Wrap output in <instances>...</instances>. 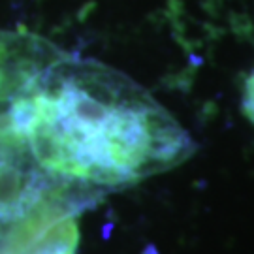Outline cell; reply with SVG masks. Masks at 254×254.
I'll list each match as a JSON object with an SVG mask.
<instances>
[{
  "mask_svg": "<svg viewBox=\"0 0 254 254\" xmlns=\"http://www.w3.org/2000/svg\"><path fill=\"white\" fill-rule=\"evenodd\" d=\"M6 125L40 170L92 196L168 172L198 149L141 85L66 55L11 102Z\"/></svg>",
  "mask_w": 254,
  "mask_h": 254,
  "instance_id": "obj_1",
  "label": "cell"
},
{
  "mask_svg": "<svg viewBox=\"0 0 254 254\" xmlns=\"http://www.w3.org/2000/svg\"><path fill=\"white\" fill-rule=\"evenodd\" d=\"M83 203L64 196L42 201L0 239V254H75Z\"/></svg>",
  "mask_w": 254,
  "mask_h": 254,
  "instance_id": "obj_2",
  "label": "cell"
},
{
  "mask_svg": "<svg viewBox=\"0 0 254 254\" xmlns=\"http://www.w3.org/2000/svg\"><path fill=\"white\" fill-rule=\"evenodd\" d=\"M243 113L254 125V72L249 75L245 83V94H243Z\"/></svg>",
  "mask_w": 254,
  "mask_h": 254,
  "instance_id": "obj_3",
  "label": "cell"
}]
</instances>
